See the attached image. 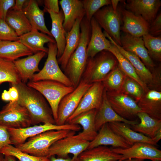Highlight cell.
Segmentation results:
<instances>
[{"mask_svg": "<svg viewBox=\"0 0 161 161\" xmlns=\"http://www.w3.org/2000/svg\"><path fill=\"white\" fill-rule=\"evenodd\" d=\"M27 84L39 92L45 97L52 109L55 122L60 101L75 89L72 86H68L60 82L51 80L30 81Z\"/></svg>", "mask_w": 161, "mask_h": 161, "instance_id": "cell-6", "label": "cell"}, {"mask_svg": "<svg viewBox=\"0 0 161 161\" xmlns=\"http://www.w3.org/2000/svg\"><path fill=\"white\" fill-rule=\"evenodd\" d=\"M144 44L148 54L152 59L161 61V37L154 36L149 33L142 37Z\"/></svg>", "mask_w": 161, "mask_h": 161, "instance_id": "cell-38", "label": "cell"}, {"mask_svg": "<svg viewBox=\"0 0 161 161\" xmlns=\"http://www.w3.org/2000/svg\"><path fill=\"white\" fill-rule=\"evenodd\" d=\"M1 99L4 101H11V97L8 91L4 90L1 95Z\"/></svg>", "mask_w": 161, "mask_h": 161, "instance_id": "cell-51", "label": "cell"}, {"mask_svg": "<svg viewBox=\"0 0 161 161\" xmlns=\"http://www.w3.org/2000/svg\"><path fill=\"white\" fill-rule=\"evenodd\" d=\"M161 13H159L154 21L150 24L148 33L155 36L161 34Z\"/></svg>", "mask_w": 161, "mask_h": 161, "instance_id": "cell-44", "label": "cell"}, {"mask_svg": "<svg viewBox=\"0 0 161 161\" xmlns=\"http://www.w3.org/2000/svg\"><path fill=\"white\" fill-rule=\"evenodd\" d=\"M137 120H129L121 117L112 109L107 98L106 90L104 89L102 103L97 110L95 119V129L97 132L101 126L106 123L114 122H122L130 126L138 123Z\"/></svg>", "mask_w": 161, "mask_h": 161, "instance_id": "cell-20", "label": "cell"}, {"mask_svg": "<svg viewBox=\"0 0 161 161\" xmlns=\"http://www.w3.org/2000/svg\"><path fill=\"white\" fill-rule=\"evenodd\" d=\"M44 9L51 10L54 13L60 12L59 1L58 0H45L43 1Z\"/></svg>", "mask_w": 161, "mask_h": 161, "instance_id": "cell-47", "label": "cell"}, {"mask_svg": "<svg viewBox=\"0 0 161 161\" xmlns=\"http://www.w3.org/2000/svg\"><path fill=\"white\" fill-rule=\"evenodd\" d=\"M14 0H0V18L5 20L8 11L15 5Z\"/></svg>", "mask_w": 161, "mask_h": 161, "instance_id": "cell-45", "label": "cell"}, {"mask_svg": "<svg viewBox=\"0 0 161 161\" xmlns=\"http://www.w3.org/2000/svg\"><path fill=\"white\" fill-rule=\"evenodd\" d=\"M0 153L4 155H10L18 159L19 161H49V158L33 156L23 152L12 145L6 146L0 151Z\"/></svg>", "mask_w": 161, "mask_h": 161, "instance_id": "cell-40", "label": "cell"}, {"mask_svg": "<svg viewBox=\"0 0 161 161\" xmlns=\"http://www.w3.org/2000/svg\"><path fill=\"white\" fill-rule=\"evenodd\" d=\"M114 152L122 155L118 161L129 159L141 160L148 159L151 161H161V151L154 145L143 142H137L126 148H111Z\"/></svg>", "mask_w": 161, "mask_h": 161, "instance_id": "cell-13", "label": "cell"}, {"mask_svg": "<svg viewBox=\"0 0 161 161\" xmlns=\"http://www.w3.org/2000/svg\"><path fill=\"white\" fill-rule=\"evenodd\" d=\"M143 160L137 159H127L122 161H143Z\"/></svg>", "mask_w": 161, "mask_h": 161, "instance_id": "cell-54", "label": "cell"}, {"mask_svg": "<svg viewBox=\"0 0 161 161\" xmlns=\"http://www.w3.org/2000/svg\"><path fill=\"white\" fill-rule=\"evenodd\" d=\"M120 11L123 24L121 30L124 32L137 37L148 33L150 24L142 17L125 8Z\"/></svg>", "mask_w": 161, "mask_h": 161, "instance_id": "cell-15", "label": "cell"}, {"mask_svg": "<svg viewBox=\"0 0 161 161\" xmlns=\"http://www.w3.org/2000/svg\"><path fill=\"white\" fill-rule=\"evenodd\" d=\"M5 21L18 37L32 30L30 21L23 10L10 9L7 14Z\"/></svg>", "mask_w": 161, "mask_h": 161, "instance_id": "cell-33", "label": "cell"}, {"mask_svg": "<svg viewBox=\"0 0 161 161\" xmlns=\"http://www.w3.org/2000/svg\"><path fill=\"white\" fill-rule=\"evenodd\" d=\"M108 100L113 110L126 120H134L137 114L142 112L136 102L130 97L120 92L106 91Z\"/></svg>", "mask_w": 161, "mask_h": 161, "instance_id": "cell-12", "label": "cell"}, {"mask_svg": "<svg viewBox=\"0 0 161 161\" xmlns=\"http://www.w3.org/2000/svg\"><path fill=\"white\" fill-rule=\"evenodd\" d=\"M112 44L108 51L112 53L117 58L118 67L126 76L137 82L143 88L144 93L148 91L150 89L140 80L129 61L120 52L114 45Z\"/></svg>", "mask_w": 161, "mask_h": 161, "instance_id": "cell-34", "label": "cell"}, {"mask_svg": "<svg viewBox=\"0 0 161 161\" xmlns=\"http://www.w3.org/2000/svg\"><path fill=\"white\" fill-rule=\"evenodd\" d=\"M15 158L12 156L5 155H4L3 161H16Z\"/></svg>", "mask_w": 161, "mask_h": 161, "instance_id": "cell-53", "label": "cell"}, {"mask_svg": "<svg viewBox=\"0 0 161 161\" xmlns=\"http://www.w3.org/2000/svg\"><path fill=\"white\" fill-rule=\"evenodd\" d=\"M59 3L64 15L63 26L67 32L71 30L77 19L85 16V11L81 0H61Z\"/></svg>", "mask_w": 161, "mask_h": 161, "instance_id": "cell-22", "label": "cell"}, {"mask_svg": "<svg viewBox=\"0 0 161 161\" xmlns=\"http://www.w3.org/2000/svg\"><path fill=\"white\" fill-rule=\"evenodd\" d=\"M83 18L77 19L71 30L66 34V45L64 52L61 56L57 59L62 71L65 69L70 56L79 43L80 37V24Z\"/></svg>", "mask_w": 161, "mask_h": 161, "instance_id": "cell-26", "label": "cell"}, {"mask_svg": "<svg viewBox=\"0 0 161 161\" xmlns=\"http://www.w3.org/2000/svg\"><path fill=\"white\" fill-rule=\"evenodd\" d=\"M46 53L40 52L13 61L21 82L26 83L28 80H32L35 72L40 71L39 64Z\"/></svg>", "mask_w": 161, "mask_h": 161, "instance_id": "cell-19", "label": "cell"}, {"mask_svg": "<svg viewBox=\"0 0 161 161\" xmlns=\"http://www.w3.org/2000/svg\"><path fill=\"white\" fill-rule=\"evenodd\" d=\"M79 161V160H78V158H77V161Z\"/></svg>", "mask_w": 161, "mask_h": 161, "instance_id": "cell-56", "label": "cell"}, {"mask_svg": "<svg viewBox=\"0 0 161 161\" xmlns=\"http://www.w3.org/2000/svg\"><path fill=\"white\" fill-rule=\"evenodd\" d=\"M92 84L81 80L77 87L61 99L58 109L56 124L61 125L66 123L67 120L77 108L83 96Z\"/></svg>", "mask_w": 161, "mask_h": 161, "instance_id": "cell-10", "label": "cell"}, {"mask_svg": "<svg viewBox=\"0 0 161 161\" xmlns=\"http://www.w3.org/2000/svg\"><path fill=\"white\" fill-rule=\"evenodd\" d=\"M44 10L49 13L51 19L52 27L50 32L54 39L57 46V58L58 59L62 55L66 45V32L63 26L64 14L61 10L58 13H56L44 9Z\"/></svg>", "mask_w": 161, "mask_h": 161, "instance_id": "cell-28", "label": "cell"}, {"mask_svg": "<svg viewBox=\"0 0 161 161\" xmlns=\"http://www.w3.org/2000/svg\"><path fill=\"white\" fill-rule=\"evenodd\" d=\"M10 85L17 89L18 92L17 101L27 111L32 125H36L41 123L56 124L49 104L39 92L21 81Z\"/></svg>", "mask_w": 161, "mask_h": 161, "instance_id": "cell-1", "label": "cell"}, {"mask_svg": "<svg viewBox=\"0 0 161 161\" xmlns=\"http://www.w3.org/2000/svg\"><path fill=\"white\" fill-rule=\"evenodd\" d=\"M3 154L0 153V161H3L4 157Z\"/></svg>", "mask_w": 161, "mask_h": 161, "instance_id": "cell-55", "label": "cell"}, {"mask_svg": "<svg viewBox=\"0 0 161 161\" xmlns=\"http://www.w3.org/2000/svg\"><path fill=\"white\" fill-rule=\"evenodd\" d=\"M103 33L106 38L129 61L140 80L151 90L153 82L152 72L146 66L138 57L134 54L124 50L120 46L117 44L106 32H104Z\"/></svg>", "mask_w": 161, "mask_h": 161, "instance_id": "cell-23", "label": "cell"}, {"mask_svg": "<svg viewBox=\"0 0 161 161\" xmlns=\"http://www.w3.org/2000/svg\"><path fill=\"white\" fill-rule=\"evenodd\" d=\"M109 125L115 133L126 140L131 146L137 142L148 143L154 145H157V143L152 139L132 130L130 125L122 122H114L108 123Z\"/></svg>", "mask_w": 161, "mask_h": 161, "instance_id": "cell-29", "label": "cell"}, {"mask_svg": "<svg viewBox=\"0 0 161 161\" xmlns=\"http://www.w3.org/2000/svg\"><path fill=\"white\" fill-rule=\"evenodd\" d=\"M121 1L119 0H112L111 5L113 8V11L115 13H117L118 10L117 9L118 4L119 2Z\"/></svg>", "mask_w": 161, "mask_h": 161, "instance_id": "cell-52", "label": "cell"}, {"mask_svg": "<svg viewBox=\"0 0 161 161\" xmlns=\"http://www.w3.org/2000/svg\"><path fill=\"white\" fill-rule=\"evenodd\" d=\"M85 12V17L90 22L94 14L100 8L111 4L110 0H81Z\"/></svg>", "mask_w": 161, "mask_h": 161, "instance_id": "cell-41", "label": "cell"}, {"mask_svg": "<svg viewBox=\"0 0 161 161\" xmlns=\"http://www.w3.org/2000/svg\"><path fill=\"white\" fill-rule=\"evenodd\" d=\"M47 46L48 56L44 66L38 73L34 74L31 81L54 80L68 86H72L59 66L57 58L58 49L56 43L49 42Z\"/></svg>", "mask_w": 161, "mask_h": 161, "instance_id": "cell-7", "label": "cell"}, {"mask_svg": "<svg viewBox=\"0 0 161 161\" xmlns=\"http://www.w3.org/2000/svg\"><path fill=\"white\" fill-rule=\"evenodd\" d=\"M120 42L121 46L124 50L138 57L147 68L152 69L155 66L145 47L142 37H135L124 32L121 35Z\"/></svg>", "mask_w": 161, "mask_h": 161, "instance_id": "cell-16", "label": "cell"}, {"mask_svg": "<svg viewBox=\"0 0 161 161\" xmlns=\"http://www.w3.org/2000/svg\"><path fill=\"white\" fill-rule=\"evenodd\" d=\"M152 69L153 82L151 90H154L161 91V66Z\"/></svg>", "mask_w": 161, "mask_h": 161, "instance_id": "cell-43", "label": "cell"}, {"mask_svg": "<svg viewBox=\"0 0 161 161\" xmlns=\"http://www.w3.org/2000/svg\"><path fill=\"white\" fill-rule=\"evenodd\" d=\"M8 91L10 96L11 101H17L18 98V92L17 89L13 86H11Z\"/></svg>", "mask_w": 161, "mask_h": 161, "instance_id": "cell-48", "label": "cell"}, {"mask_svg": "<svg viewBox=\"0 0 161 161\" xmlns=\"http://www.w3.org/2000/svg\"><path fill=\"white\" fill-rule=\"evenodd\" d=\"M94 18L102 28L118 44L121 46V18L120 11L115 13L111 5L99 10Z\"/></svg>", "mask_w": 161, "mask_h": 161, "instance_id": "cell-11", "label": "cell"}, {"mask_svg": "<svg viewBox=\"0 0 161 161\" xmlns=\"http://www.w3.org/2000/svg\"><path fill=\"white\" fill-rule=\"evenodd\" d=\"M49 161H76L77 159H74L70 157L67 158H56L55 156H52L49 157Z\"/></svg>", "mask_w": 161, "mask_h": 161, "instance_id": "cell-50", "label": "cell"}, {"mask_svg": "<svg viewBox=\"0 0 161 161\" xmlns=\"http://www.w3.org/2000/svg\"><path fill=\"white\" fill-rule=\"evenodd\" d=\"M122 157V155L113 152L111 148L100 145L86 149L78 158L79 161H118Z\"/></svg>", "mask_w": 161, "mask_h": 161, "instance_id": "cell-30", "label": "cell"}, {"mask_svg": "<svg viewBox=\"0 0 161 161\" xmlns=\"http://www.w3.org/2000/svg\"><path fill=\"white\" fill-rule=\"evenodd\" d=\"M96 137L88 134L80 132L77 134L69 136L59 140L50 147L47 157L57 155L58 157L67 158L72 154L76 159L83 152L87 149L90 142Z\"/></svg>", "mask_w": 161, "mask_h": 161, "instance_id": "cell-5", "label": "cell"}, {"mask_svg": "<svg viewBox=\"0 0 161 161\" xmlns=\"http://www.w3.org/2000/svg\"><path fill=\"white\" fill-rule=\"evenodd\" d=\"M33 54L30 49L18 41H0L1 58L13 61L20 57Z\"/></svg>", "mask_w": 161, "mask_h": 161, "instance_id": "cell-31", "label": "cell"}, {"mask_svg": "<svg viewBox=\"0 0 161 161\" xmlns=\"http://www.w3.org/2000/svg\"><path fill=\"white\" fill-rule=\"evenodd\" d=\"M35 54L40 52L47 53L48 49L44 46L47 43H56L54 38L36 30L30 31L19 37L18 41Z\"/></svg>", "mask_w": 161, "mask_h": 161, "instance_id": "cell-25", "label": "cell"}, {"mask_svg": "<svg viewBox=\"0 0 161 161\" xmlns=\"http://www.w3.org/2000/svg\"><path fill=\"white\" fill-rule=\"evenodd\" d=\"M21 81L13 61L0 57V85L5 82L16 84Z\"/></svg>", "mask_w": 161, "mask_h": 161, "instance_id": "cell-36", "label": "cell"}, {"mask_svg": "<svg viewBox=\"0 0 161 161\" xmlns=\"http://www.w3.org/2000/svg\"><path fill=\"white\" fill-rule=\"evenodd\" d=\"M80 129V127L78 125L66 123L58 125L47 123L20 129H9L7 130L12 145L16 146L23 144L27 139L48 131L66 130L76 132L79 131Z\"/></svg>", "mask_w": 161, "mask_h": 161, "instance_id": "cell-9", "label": "cell"}, {"mask_svg": "<svg viewBox=\"0 0 161 161\" xmlns=\"http://www.w3.org/2000/svg\"><path fill=\"white\" fill-rule=\"evenodd\" d=\"M161 6L159 0H128L125 4L126 9L141 16L149 24L155 19Z\"/></svg>", "mask_w": 161, "mask_h": 161, "instance_id": "cell-17", "label": "cell"}, {"mask_svg": "<svg viewBox=\"0 0 161 161\" xmlns=\"http://www.w3.org/2000/svg\"><path fill=\"white\" fill-rule=\"evenodd\" d=\"M31 125L28 112L17 101L9 102L0 111V126L7 129L24 128Z\"/></svg>", "mask_w": 161, "mask_h": 161, "instance_id": "cell-8", "label": "cell"}, {"mask_svg": "<svg viewBox=\"0 0 161 161\" xmlns=\"http://www.w3.org/2000/svg\"><path fill=\"white\" fill-rule=\"evenodd\" d=\"M19 39V37L5 20L0 18V41H16Z\"/></svg>", "mask_w": 161, "mask_h": 161, "instance_id": "cell-42", "label": "cell"}, {"mask_svg": "<svg viewBox=\"0 0 161 161\" xmlns=\"http://www.w3.org/2000/svg\"><path fill=\"white\" fill-rule=\"evenodd\" d=\"M118 65L117 60L112 53L103 51L93 57L88 58L81 80L90 84L102 82Z\"/></svg>", "mask_w": 161, "mask_h": 161, "instance_id": "cell-4", "label": "cell"}, {"mask_svg": "<svg viewBox=\"0 0 161 161\" xmlns=\"http://www.w3.org/2000/svg\"><path fill=\"white\" fill-rule=\"evenodd\" d=\"M126 76L117 66L102 81L106 91L120 92Z\"/></svg>", "mask_w": 161, "mask_h": 161, "instance_id": "cell-37", "label": "cell"}, {"mask_svg": "<svg viewBox=\"0 0 161 161\" xmlns=\"http://www.w3.org/2000/svg\"><path fill=\"white\" fill-rule=\"evenodd\" d=\"M70 130L48 131L28 139L27 142L16 146L22 151L40 157H47L49 149L57 140L75 134Z\"/></svg>", "mask_w": 161, "mask_h": 161, "instance_id": "cell-3", "label": "cell"}, {"mask_svg": "<svg viewBox=\"0 0 161 161\" xmlns=\"http://www.w3.org/2000/svg\"><path fill=\"white\" fill-rule=\"evenodd\" d=\"M80 30L79 45L70 56L63 71L75 89L80 83L88 59L87 49L91 37V28L90 22L85 16L81 21Z\"/></svg>", "mask_w": 161, "mask_h": 161, "instance_id": "cell-2", "label": "cell"}, {"mask_svg": "<svg viewBox=\"0 0 161 161\" xmlns=\"http://www.w3.org/2000/svg\"><path fill=\"white\" fill-rule=\"evenodd\" d=\"M137 116L140 120V122L130 126L133 131L153 139L161 130V119L153 118L143 112H139Z\"/></svg>", "mask_w": 161, "mask_h": 161, "instance_id": "cell-32", "label": "cell"}, {"mask_svg": "<svg viewBox=\"0 0 161 161\" xmlns=\"http://www.w3.org/2000/svg\"><path fill=\"white\" fill-rule=\"evenodd\" d=\"M120 92L133 98L137 103L145 93L137 82L126 75Z\"/></svg>", "mask_w": 161, "mask_h": 161, "instance_id": "cell-39", "label": "cell"}, {"mask_svg": "<svg viewBox=\"0 0 161 161\" xmlns=\"http://www.w3.org/2000/svg\"><path fill=\"white\" fill-rule=\"evenodd\" d=\"M97 109H93L82 112L66 123L80 125L82 132L89 134L95 137L97 132L95 125V119Z\"/></svg>", "mask_w": 161, "mask_h": 161, "instance_id": "cell-35", "label": "cell"}, {"mask_svg": "<svg viewBox=\"0 0 161 161\" xmlns=\"http://www.w3.org/2000/svg\"><path fill=\"white\" fill-rule=\"evenodd\" d=\"M90 24L91 33L87 49L88 58L93 57L103 51H108L112 44L105 36L102 28L93 17Z\"/></svg>", "mask_w": 161, "mask_h": 161, "instance_id": "cell-21", "label": "cell"}, {"mask_svg": "<svg viewBox=\"0 0 161 161\" xmlns=\"http://www.w3.org/2000/svg\"><path fill=\"white\" fill-rule=\"evenodd\" d=\"M137 103L142 112L153 118L161 119V91L149 90Z\"/></svg>", "mask_w": 161, "mask_h": 161, "instance_id": "cell-27", "label": "cell"}, {"mask_svg": "<svg viewBox=\"0 0 161 161\" xmlns=\"http://www.w3.org/2000/svg\"><path fill=\"white\" fill-rule=\"evenodd\" d=\"M95 138L90 142L87 149L100 145H111L113 148H126L131 146L122 137L111 129L108 123L103 125Z\"/></svg>", "mask_w": 161, "mask_h": 161, "instance_id": "cell-18", "label": "cell"}, {"mask_svg": "<svg viewBox=\"0 0 161 161\" xmlns=\"http://www.w3.org/2000/svg\"><path fill=\"white\" fill-rule=\"evenodd\" d=\"M12 145L7 129L0 126V151L4 147Z\"/></svg>", "mask_w": 161, "mask_h": 161, "instance_id": "cell-46", "label": "cell"}, {"mask_svg": "<svg viewBox=\"0 0 161 161\" xmlns=\"http://www.w3.org/2000/svg\"><path fill=\"white\" fill-rule=\"evenodd\" d=\"M104 87L102 81L92 83L84 93L75 112L67 120L66 123L84 112L98 109L102 102Z\"/></svg>", "mask_w": 161, "mask_h": 161, "instance_id": "cell-14", "label": "cell"}, {"mask_svg": "<svg viewBox=\"0 0 161 161\" xmlns=\"http://www.w3.org/2000/svg\"><path fill=\"white\" fill-rule=\"evenodd\" d=\"M38 4V1L36 0H27L23 11L29 20L32 30H39L42 33L52 37L45 24V11L40 8Z\"/></svg>", "mask_w": 161, "mask_h": 161, "instance_id": "cell-24", "label": "cell"}, {"mask_svg": "<svg viewBox=\"0 0 161 161\" xmlns=\"http://www.w3.org/2000/svg\"><path fill=\"white\" fill-rule=\"evenodd\" d=\"M27 1L26 0H16L14 5L11 9L16 10H23Z\"/></svg>", "mask_w": 161, "mask_h": 161, "instance_id": "cell-49", "label": "cell"}]
</instances>
